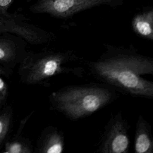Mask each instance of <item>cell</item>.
<instances>
[{
    "instance_id": "obj_1",
    "label": "cell",
    "mask_w": 153,
    "mask_h": 153,
    "mask_svg": "<svg viewBox=\"0 0 153 153\" xmlns=\"http://www.w3.org/2000/svg\"><path fill=\"white\" fill-rule=\"evenodd\" d=\"M105 47L99 57L87 64L91 75L123 94L152 99L153 82L145 76L153 74L152 57L133 47L105 44Z\"/></svg>"
},
{
    "instance_id": "obj_2",
    "label": "cell",
    "mask_w": 153,
    "mask_h": 153,
    "mask_svg": "<svg viewBox=\"0 0 153 153\" xmlns=\"http://www.w3.org/2000/svg\"><path fill=\"white\" fill-rule=\"evenodd\" d=\"M117 98L112 87L103 83H89L62 87L52 92L48 100L51 109L75 121L91 115Z\"/></svg>"
},
{
    "instance_id": "obj_3",
    "label": "cell",
    "mask_w": 153,
    "mask_h": 153,
    "mask_svg": "<svg viewBox=\"0 0 153 153\" xmlns=\"http://www.w3.org/2000/svg\"><path fill=\"white\" fill-rule=\"evenodd\" d=\"M78 57L71 50L27 52L20 63L19 74L27 85L49 87L51 78L63 74L81 76L83 68L78 65Z\"/></svg>"
},
{
    "instance_id": "obj_4",
    "label": "cell",
    "mask_w": 153,
    "mask_h": 153,
    "mask_svg": "<svg viewBox=\"0 0 153 153\" xmlns=\"http://www.w3.org/2000/svg\"><path fill=\"white\" fill-rule=\"evenodd\" d=\"M124 2V0H37L29 10L35 14H47L55 18L66 19L94 7H117Z\"/></svg>"
},
{
    "instance_id": "obj_5",
    "label": "cell",
    "mask_w": 153,
    "mask_h": 153,
    "mask_svg": "<svg viewBox=\"0 0 153 153\" xmlns=\"http://www.w3.org/2000/svg\"><path fill=\"white\" fill-rule=\"evenodd\" d=\"M26 20L25 16L20 14H0V34L13 33L33 45L47 44L56 38L53 33Z\"/></svg>"
},
{
    "instance_id": "obj_6",
    "label": "cell",
    "mask_w": 153,
    "mask_h": 153,
    "mask_svg": "<svg viewBox=\"0 0 153 153\" xmlns=\"http://www.w3.org/2000/svg\"><path fill=\"white\" fill-rule=\"evenodd\" d=\"M129 124L118 112L106 124L98 144L97 152L127 153L129 151L130 139Z\"/></svg>"
},
{
    "instance_id": "obj_7",
    "label": "cell",
    "mask_w": 153,
    "mask_h": 153,
    "mask_svg": "<svg viewBox=\"0 0 153 153\" xmlns=\"http://www.w3.org/2000/svg\"><path fill=\"white\" fill-rule=\"evenodd\" d=\"M65 148V137L58 128L49 126L45 127L38 138L35 152L38 153H62Z\"/></svg>"
},
{
    "instance_id": "obj_8",
    "label": "cell",
    "mask_w": 153,
    "mask_h": 153,
    "mask_svg": "<svg viewBox=\"0 0 153 153\" xmlns=\"http://www.w3.org/2000/svg\"><path fill=\"white\" fill-rule=\"evenodd\" d=\"M26 41L17 39H0V63L13 64L20 63L27 53Z\"/></svg>"
},
{
    "instance_id": "obj_9",
    "label": "cell",
    "mask_w": 153,
    "mask_h": 153,
    "mask_svg": "<svg viewBox=\"0 0 153 153\" xmlns=\"http://www.w3.org/2000/svg\"><path fill=\"white\" fill-rule=\"evenodd\" d=\"M133 147L136 153H152L153 152L151 127L142 115H139L136 124Z\"/></svg>"
},
{
    "instance_id": "obj_10",
    "label": "cell",
    "mask_w": 153,
    "mask_h": 153,
    "mask_svg": "<svg viewBox=\"0 0 153 153\" xmlns=\"http://www.w3.org/2000/svg\"><path fill=\"white\" fill-rule=\"evenodd\" d=\"M131 28L139 37L153 40V9L146 7L136 13L131 20Z\"/></svg>"
},
{
    "instance_id": "obj_11",
    "label": "cell",
    "mask_w": 153,
    "mask_h": 153,
    "mask_svg": "<svg viewBox=\"0 0 153 153\" xmlns=\"http://www.w3.org/2000/svg\"><path fill=\"white\" fill-rule=\"evenodd\" d=\"M33 148L30 140L24 137H16L7 142L2 151L7 153H31Z\"/></svg>"
},
{
    "instance_id": "obj_12",
    "label": "cell",
    "mask_w": 153,
    "mask_h": 153,
    "mask_svg": "<svg viewBox=\"0 0 153 153\" xmlns=\"http://www.w3.org/2000/svg\"><path fill=\"white\" fill-rule=\"evenodd\" d=\"M11 110L8 109L0 115V147L5 139L11 122Z\"/></svg>"
},
{
    "instance_id": "obj_13",
    "label": "cell",
    "mask_w": 153,
    "mask_h": 153,
    "mask_svg": "<svg viewBox=\"0 0 153 153\" xmlns=\"http://www.w3.org/2000/svg\"><path fill=\"white\" fill-rule=\"evenodd\" d=\"M2 71L0 68V105L5 100L7 96L8 86L2 76Z\"/></svg>"
},
{
    "instance_id": "obj_14",
    "label": "cell",
    "mask_w": 153,
    "mask_h": 153,
    "mask_svg": "<svg viewBox=\"0 0 153 153\" xmlns=\"http://www.w3.org/2000/svg\"><path fill=\"white\" fill-rule=\"evenodd\" d=\"M13 0H0V14L7 13V10Z\"/></svg>"
},
{
    "instance_id": "obj_15",
    "label": "cell",
    "mask_w": 153,
    "mask_h": 153,
    "mask_svg": "<svg viewBox=\"0 0 153 153\" xmlns=\"http://www.w3.org/2000/svg\"><path fill=\"white\" fill-rule=\"evenodd\" d=\"M31 1V0H27V2H29V1Z\"/></svg>"
}]
</instances>
